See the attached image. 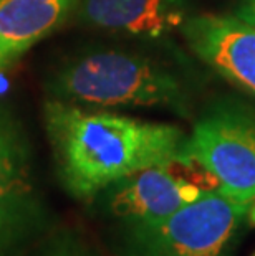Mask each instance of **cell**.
Listing matches in <instances>:
<instances>
[{"mask_svg": "<svg viewBox=\"0 0 255 256\" xmlns=\"http://www.w3.org/2000/svg\"><path fill=\"white\" fill-rule=\"evenodd\" d=\"M199 60L230 84L255 96V28L234 15H191L181 28Z\"/></svg>", "mask_w": 255, "mask_h": 256, "instance_id": "8992f818", "label": "cell"}, {"mask_svg": "<svg viewBox=\"0 0 255 256\" xmlns=\"http://www.w3.org/2000/svg\"><path fill=\"white\" fill-rule=\"evenodd\" d=\"M219 184V192L245 205L255 202V110L237 101L212 106L181 149Z\"/></svg>", "mask_w": 255, "mask_h": 256, "instance_id": "277c9868", "label": "cell"}, {"mask_svg": "<svg viewBox=\"0 0 255 256\" xmlns=\"http://www.w3.org/2000/svg\"><path fill=\"white\" fill-rule=\"evenodd\" d=\"M248 222H250L252 225H255V202H253V205L250 206V212H248Z\"/></svg>", "mask_w": 255, "mask_h": 256, "instance_id": "8fae6325", "label": "cell"}, {"mask_svg": "<svg viewBox=\"0 0 255 256\" xmlns=\"http://www.w3.org/2000/svg\"><path fill=\"white\" fill-rule=\"evenodd\" d=\"M253 256H255V254H253Z\"/></svg>", "mask_w": 255, "mask_h": 256, "instance_id": "4fadbf2b", "label": "cell"}, {"mask_svg": "<svg viewBox=\"0 0 255 256\" xmlns=\"http://www.w3.org/2000/svg\"><path fill=\"white\" fill-rule=\"evenodd\" d=\"M75 12L93 28L157 40L181 32L191 5L189 0H78Z\"/></svg>", "mask_w": 255, "mask_h": 256, "instance_id": "52a82bcc", "label": "cell"}, {"mask_svg": "<svg viewBox=\"0 0 255 256\" xmlns=\"http://www.w3.org/2000/svg\"><path fill=\"white\" fill-rule=\"evenodd\" d=\"M248 212L214 190L164 218L133 223L134 256H230Z\"/></svg>", "mask_w": 255, "mask_h": 256, "instance_id": "3957f363", "label": "cell"}, {"mask_svg": "<svg viewBox=\"0 0 255 256\" xmlns=\"http://www.w3.org/2000/svg\"><path fill=\"white\" fill-rule=\"evenodd\" d=\"M9 63V60L7 58H5L4 55H0V70H2L4 66H5V64H7Z\"/></svg>", "mask_w": 255, "mask_h": 256, "instance_id": "7c38bea8", "label": "cell"}, {"mask_svg": "<svg viewBox=\"0 0 255 256\" xmlns=\"http://www.w3.org/2000/svg\"><path fill=\"white\" fill-rule=\"evenodd\" d=\"M78 0H0V55L14 60L52 32L77 8Z\"/></svg>", "mask_w": 255, "mask_h": 256, "instance_id": "9c48e42d", "label": "cell"}, {"mask_svg": "<svg viewBox=\"0 0 255 256\" xmlns=\"http://www.w3.org/2000/svg\"><path fill=\"white\" fill-rule=\"evenodd\" d=\"M234 17L255 28V0H238Z\"/></svg>", "mask_w": 255, "mask_h": 256, "instance_id": "30bf717a", "label": "cell"}, {"mask_svg": "<svg viewBox=\"0 0 255 256\" xmlns=\"http://www.w3.org/2000/svg\"><path fill=\"white\" fill-rule=\"evenodd\" d=\"M45 126L60 178L81 200L177 156L187 138L174 124L86 111L58 100L47 102Z\"/></svg>", "mask_w": 255, "mask_h": 256, "instance_id": "6da1fadb", "label": "cell"}, {"mask_svg": "<svg viewBox=\"0 0 255 256\" xmlns=\"http://www.w3.org/2000/svg\"><path fill=\"white\" fill-rule=\"evenodd\" d=\"M34 215L29 146L12 119L0 114V253L27 230Z\"/></svg>", "mask_w": 255, "mask_h": 256, "instance_id": "ba28073f", "label": "cell"}, {"mask_svg": "<svg viewBox=\"0 0 255 256\" xmlns=\"http://www.w3.org/2000/svg\"><path fill=\"white\" fill-rule=\"evenodd\" d=\"M53 100L96 108L187 110V90L169 66L139 53L105 50L78 56L52 78Z\"/></svg>", "mask_w": 255, "mask_h": 256, "instance_id": "7a4b0ae2", "label": "cell"}, {"mask_svg": "<svg viewBox=\"0 0 255 256\" xmlns=\"http://www.w3.org/2000/svg\"><path fill=\"white\" fill-rule=\"evenodd\" d=\"M214 190L212 174L181 150L111 185L110 210L131 223L159 220Z\"/></svg>", "mask_w": 255, "mask_h": 256, "instance_id": "5b68a950", "label": "cell"}]
</instances>
